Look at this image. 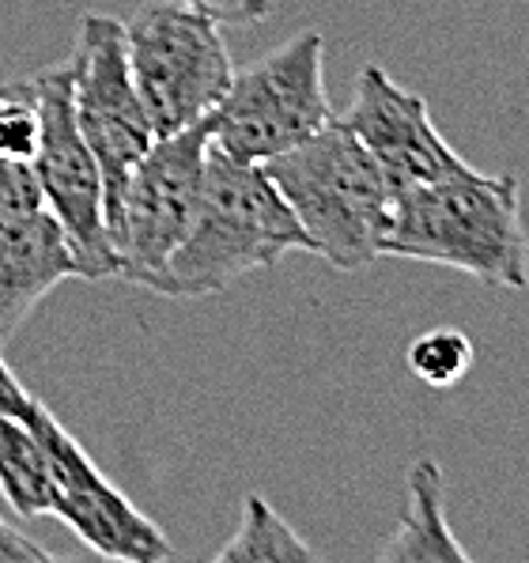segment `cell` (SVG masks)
I'll return each instance as SVG.
<instances>
[{
  "instance_id": "obj_16",
  "label": "cell",
  "mask_w": 529,
  "mask_h": 563,
  "mask_svg": "<svg viewBox=\"0 0 529 563\" xmlns=\"http://www.w3.org/2000/svg\"><path fill=\"white\" fill-rule=\"evenodd\" d=\"M42 205V189L34 181L31 163L20 159H0V235H4L12 223H20L23 216L38 212Z\"/></svg>"
},
{
  "instance_id": "obj_5",
  "label": "cell",
  "mask_w": 529,
  "mask_h": 563,
  "mask_svg": "<svg viewBox=\"0 0 529 563\" xmlns=\"http://www.w3.org/2000/svg\"><path fill=\"white\" fill-rule=\"evenodd\" d=\"M129 73L155 136L208 121L235 80V60L212 15L186 0H147L125 23Z\"/></svg>"
},
{
  "instance_id": "obj_7",
  "label": "cell",
  "mask_w": 529,
  "mask_h": 563,
  "mask_svg": "<svg viewBox=\"0 0 529 563\" xmlns=\"http://www.w3.org/2000/svg\"><path fill=\"white\" fill-rule=\"evenodd\" d=\"M31 91L38 107V148L31 155V170L42 189V205L73 242L84 280H110L118 276V265L102 220L99 163L76 121L73 60L65 57L60 65L31 76Z\"/></svg>"
},
{
  "instance_id": "obj_6",
  "label": "cell",
  "mask_w": 529,
  "mask_h": 563,
  "mask_svg": "<svg viewBox=\"0 0 529 563\" xmlns=\"http://www.w3.org/2000/svg\"><path fill=\"white\" fill-rule=\"evenodd\" d=\"M205 155L208 121H197L178 133L155 136L152 148L129 170L118 205L107 216L118 280L159 296L167 262L186 239L197 197H201Z\"/></svg>"
},
{
  "instance_id": "obj_14",
  "label": "cell",
  "mask_w": 529,
  "mask_h": 563,
  "mask_svg": "<svg viewBox=\"0 0 529 563\" xmlns=\"http://www.w3.org/2000/svg\"><path fill=\"white\" fill-rule=\"evenodd\" d=\"M288 563V560H318V552L273 510L262 492H246L242 518L231 541L216 552V563Z\"/></svg>"
},
{
  "instance_id": "obj_4",
  "label": "cell",
  "mask_w": 529,
  "mask_h": 563,
  "mask_svg": "<svg viewBox=\"0 0 529 563\" xmlns=\"http://www.w3.org/2000/svg\"><path fill=\"white\" fill-rule=\"evenodd\" d=\"M337 118L326 91L322 31H299L273 54L235 73L208 114V141L231 159L268 163L299 148Z\"/></svg>"
},
{
  "instance_id": "obj_17",
  "label": "cell",
  "mask_w": 529,
  "mask_h": 563,
  "mask_svg": "<svg viewBox=\"0 0 529 563\" xmlns=\"http://www.w3.org/2000/svg\"><path fill=\"white\" fill-rule=\"evenodd\" d=\"M197 12L212 15L220 27H246L273 15V0H186Z\"/></svg>"
},
{
  "instance_id": "obj_19",
  "label": "cell",
  "mask_w": 529,
  "mask_h": 563,
  "mask_svg": "<svg viewBox=\"0 0 529 563\" xmlns=\"http://www.w3.org/2000/svg\"><path fill=\"white\" fill-rule=\"evenodd\" d=\"M34 401H38V397L27 394V386L15 378V371L0 356V416H31Z\"/></svg>"
},
{
  "instance_id": "obj_1",
  "label": "cell",
  "mask_w": 529,
  "mask_h": 563,
  "mask_svg": "<svg viewBox=\"0 0 529 563\" xmlns=\"http://www.w3.org/2000/svg\"><path fill=\"white\" fill-rule=\"evenodd\" d=\"M288 254H315V246L268 170L262 163L231 159L208 141L201 197L186 239L167 262L159 296H220L242 276L284 262Z\"/></svg>"
},
{
  "instance_id": "obj_8",
  "label": "cell",
  "mask_w": 529,
  "mask_h": 563,
  "mask_svg": "<svg viewBox=\"0 0 529 563\" xmlns=\"http://www.w3.org/2000/svg\"><path fill=\"white\" fill-rule=\"evenodd\" d=\"M73 60L76 121L102 175V220L118 205L136 159L155 144V125L129 73L125 23L114 15L88 12L80 20Z\"/></svg>"
},
{
  "instance_id": "obj_9",
  "label": "cell",
  "mask_w": 529,
  "mask_h": 563,
  "mask_svg": "<svg viewBox=\"0 0 529 563\" xmlns=\"http://www.w3.org/2000/svg\"><path fill=\"white\" fill-rule=\"evenodd\" d=\"M31 420L38 428L42 443H46L49 470H54V504H49V515L57 522H65L91 552H99L107 560H121V563L175 560L167 533L102 476L99 465L88 457V450L60 428L57 416L46 405L34 401Z\"/></svg>"
},
{
  "instance_id": "obj_11",
  "label": "cell",
  "mask_w": 529,
  "mask_h": 563,
  "mask_svg": "<svg viewBox=\"0 0 529 563\" xmlns=\"http://www.w3.org/2000/svg\"><path fill=\"white\" fill-rule=\"evenodd\" d=\"M65 280H84V273L49 208L23 216L0 235V349Z\"/></svg>"
},
{
  "instance_id": "obj_13",
  "label": "cell",
  "mask_w": 529,
  "mask_h": 563,
  "mask_svg": "<svg viewBox=\"0 0 529 563\" xmlns=\"http://www.w3.org/2000/svg\"><path fill=\"white\" fill-rule=\"evenodd\" d=\"M0 496L20 518L49 515L54 504V470L31 416H0Z\"/></svg>"
},
{
  "instance_id": "obj_18",
  "label": "cell",
  "mask_w": 529,
  "mask_h": 563,
  "mask_svg": "<svg viewBox=\"0 0 529 563\" xmlns=\"http://www.w3.org/2000/svg\"><path fill=\"white\" fill-rule=\"evenodd\" d=\"M54 552L42 549L38 541H31L27 533H20L15 526H8L0 518V563H49Z\"/></svg>"
},
{
  "instance_id": "obj_15",
  "label": "cell",
  "mask_w": 529,
  "mask_h": 563,
  "mask_svg": "<svg viewBox=\"0 0 529 563\" xmlns=\"http://www.w3.org/2000/svg\"><path fill=\"white\" fill-rule=\"evenodd\" d=\"M473 367V341L462 329H428L409 344V371L431 389L458 386Z\"/></svg>"
},
{
  "instance_id": "obj_12",
  "label": "cell",
  "mask_w": 529,
  "mask_h": 563,
  "mask_svg": "<svg viewBox=\"0 0 529 563\" xmlns=\"http://www.w3.org/2000/svg\"><path fill=\"white\" fill-rule=\"evenodd\" d=\"M447 488L442 470L431 457H420L409 470V507L397 522L394 537L378 560L386 563H436V560H473L470 549L454 537L447 522Z\"/></svg>"
},
{
  "instance_id": "obj_3",
  "label": "cell",
  "mask_w": 529,
  "mask_h": 563,
  "mask_svg": "<svg viewBox=\"0 0 529 563\" xmlns=\"http://www.w3.org/2000/svg\"><path fill=\"white\" fill-rule=\"evenodd\" d=\"M262 167L307 231L315 257L341 273H360L383 257L394 189L341 118Z\"/></svg>"
},
{
  "instance_id": "obj_10",
  "label": "cell",
  "mask_w": 529,
  "mask_h": 563,
  "mask_svg": "<svg viewBox=\"0 0 529 563\" xmlns=\"http://www.w3.org/2000/svg\"><path fill=\"white\" fill-rule=\"evenodd\" d=\"M337 118L371 152L394 197L450 178L458 170H470V163L450 148V141L436 129L428 99L420 91L401 88L383 65L360 68L349 110Z\"/></svg>"
},
{
  "instance_id": "obj_2",
  "label": "cell",
  "mask_w": 529,
  "mask_h": 563,
  "mask_svg": "<svg viewBox=\"0 0 529 563\" xmlns=\"http://www.w3.org/2000/svg\"><path fill=\"white\" fill-rule=\"evenodd\" d=\"M383 257L458 268L484 288L526 291L529 235L518 178L470 167L397 194Z\"/></svg>"
}]
</instances>
